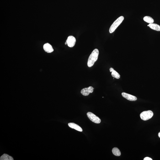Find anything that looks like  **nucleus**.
<instances>
[{"mask_svg":"<svg viewBox=\"0 0 160 160\" xmlns=\"http://www.w3.org/2000/svg\"><path fill=\"white\" fill-rule=\"evenodd\" d=\"M99 54V51L98 49H95L93 50L88 58L87 63L88 67H91L94 65L98 60Z\"/></svg>","mask_w":160,"mask_h":160,"instance_id":"1","label":"nucleus"},{"mask_svg":"<svg viewBox=\"0 0 160 160\" xmlns=\"http://www.w3.org/2000/svg\"><path fill=\"white\" fill-rule=\"evenodd\" d=\"M124 19V17L123 16H121L118 18L112 25L109 28V33H112L114 32L117 28L122 22Z\"/></svg>","mask_w":160,"mask_h":160,"instance_id":"2","label":"nucleus"},{"mask_svg":"<svg viewBox=\"0 0 160 160\" xmlns=\"http://www.w3.org/2000/svg\"><path fill=\"white\" fill-rule=\"evenodd\" d=\"M153 113L151 111L149 110L142 112L140 114V116L141 119L144 121L149 120L152 118L153 115Z\"/></svg>","mask_w":160,"mask_h":160,"instance_id":"3","label":"nucleus"},{"mask_svg":"<svg viewBox=\"0 0 160 160\" xmlns=\"http://www.w3.org/2000/svg\"><path fill=\"white\" fill-rule=\"evenodd\" d=\"M87 114L88 118L91 121L97 124H99L101 123L100 119L93 113L89 112Z\"/></svg>","mask_w":160,"mask_h":160,"instance_id":"4","label":"nucleus"},{"mask_svg":"<svg viewBox=\"0 0 160 160\" xmlns=\"http://www.w3.org/2000/svg\"><path fill=\"white\" fill-rule=\"evenodd\" d=\"M66 42L69 47H73L75 44L76 39L75 38L72 36H70L67 38Z\"/></svg>","mask_w":160,"mask_h":160,"instance_id":"5","label":"nucleus"},{"mask_svg":"<svg viewBox=\"0 0 160 160\" xmlns=\"http://www.w3.org/2000/svg\"><path fill=\"white\" fill-rule=\"evenodd\" d=\"M94 88L92 86H90L87 88H85L81 90V93L82 95L88 96L90 93H93Z\"/></svg>","mask_w":160,"mask_h":160,"instance_id":"6","label":"nucleus"},{"mask_svg":"<svg viewBox=\"0 0 160 160\" xmlns=\"http://www.w3.org/2000/svg\"><path fill=\"white\" fill-rule=\"evenodd\" d=\"M122 96L124 98H126L129 101H135L137 100V98L134 96L125 93H122Z\"/></svg>","mask_w":160,"mask_h":160,"instance_id":"7","label":"nucleus"},{"mask_svg":"<svg viewBox=\"0 0 160 160\" xmlns=\"http://www.w3.org/2000/svg\"><path fill=\"white\" fill-rule=\"evenodd\" d=\"M43 49L45 52L48 53H52L54 51V49L52 46L49 43H46L44 44L43 46Z\"/></svg>","mask_w":160,"mask_h":160,"instance_id":"8","label":"nucleus"},{"mask_svg":"<svg viewBox=\"0 0 160 160\" xmlns=\"http://www.w3.org/2000/svg\"><path fill=\"white\" fill-rule=\"evenodd\" d=\"M69 126L72 128L74 129L77 131L80 132L82 131V129L78 125L74 123H69L68 124Z\"/></svg>","mask_w":160,"mask_h":160,"instance_id":"9","label":"nucleus"},{"mask_svg":"<svg viewBox=\"0 0 160 160\" xmlns=\"http://www.w3.org/2000/svg\"><path fill=\"white\" fill-rule=\"evenodd\" d=\"M110 72H112L111 75L113 77L117 79H119L120 78V74L113 68H111L110 69Z\"/></svg>","mask_w":160,"mask_h":160,"instance_id":"10","label":"nucleus"},{"mask_svg":"<svg viewBox=\"0 0 160 160\" xmlns=\"http://www.w3.org/2000/svg\"><path fill=\"white\" fill-rule=\"evenodd\" d=\"M149 27L151 29L156 30V31H160V26L159 25L153 23L149 24Z\"/></svg>","mask_w":160,"mask_h":160,"instance_id":"11","label":"nucleus"},{"mask_svg":"<svg viewBox=\"0 0 160 160\" xmlns=\"http://www.w3.org/2000/svg\"><path fill=\"white\" fill-rule=\"evenodd\" d=\"M143 19L145 21L149 24L153 23L154 21L153 18L149 16H146L144 17Z\"/></svg>","mask_w":160,"mask_h":160,"instance_id":"12","label":"nucleus"},{"mask_svg":"<svg viewBox=\"0 0 160 160\" xmlns=\"http://www.w3.org/2000/svg\"><path fill=\"white\" fill-rule=\"evenodd\" d=\"M0 160H13V159L11 156L6 154H4L1 156Z\"/></svg>","mask_w":160,"mask_h":160,"instance_id":"13","label":"nucleus"},{"mask_svg":"<svg viewBox=\"0 0 160 160\" xmlns=\"http://www.w3.org/2000/svg\"><path fill=\"white\" fill-rule=\"evenodd\" d=\"M112 152L113 154L117 156H120L121 155L120 150L117 148L115 147L113 148L112 150Z\"/></svg>","mask_w":160,"mask_h":160,"instance_id":"14","label":"nucleus"},{"mask_svg":"<svg viewBox=\"0 0 160 160\" xmlns=\"http://www.w3.org/2000/svg\"><path fill=\"white\" fill-rule=\"evenodd\" d=\"M144 160H152V158L149 157H146L144 159Z\"/></svg>","mask_w":160,"mask_h":160,"instance_id":"15","label":"nucleus"},{"mask_svg":"<svg viewBox=\"0 0 160 160\" xmlns=\"http://www.w3.org/2000/svg\"><path fill=\"white\" fill-rule=\"evenodd\" d=\"M158 136L160 138V132L159 133H158Z\"/></svg>","mask_w":160,"mask_h":160,"instance_id":"16","label":"nucleus"},{"mask_svg":"<svg viewBox=\"0 0 160 160\" xmlns=\"http://www.w3.org/2000/svg\"><path fill=\"white\" fill-rule=\"evenodd\" d=\"M148 26L149 27V25H148Z\"/></svg>","mask_w":160,"mask_h":160,"instance_id":"17","label":"nucleus"}]
</instances>
